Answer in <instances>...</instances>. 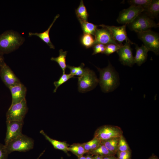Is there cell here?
I'll use <instances>...</instances> for the list:
<instances>
[{
	"mask_svg": "<svg viewBox=\"0 0 159 159\" xmlns=\"http://www.w3.org/2000/svg\"><path fill=\"white\" fill-rule=\"evenodd\" d=\"M96 67L100 73L98 83L102 91L108 93L116 89L120 84L119 76L110 62L108 65L103 68Z\"/></svg>",
	"mask_w": 159,
	"mask_h": 159,
	"instance_id": "6da1fadb",
	"label": "cell"
},
{
	"mask_svg": "<svg viewBox=\"0 0 159 159\" xmlns=\"http://www.w3.org/2000/svg\"><path fill=\"white\" fill-rule=\"evenodd\" d=\"M24 38L12 30L5 31L0 34V53L3 55L17 49L24 43Z\"/></svg>",
	"mask_w": 159,
	"mask_h": 159,
	"instance_id": "7a4b0ae2",
	"label": "cell"
},
{
	"mask_svg": "<svg viewBox=\"0 0 159 159\" xmlns=\"http://www.w3.org/2000/svg\"><path fill=\"white\" fill-rule=\"evenodd\" d=\"M4 145L9 154L16 151L26 152L33 148L34 140L32 138L22 134Z\"/></svg>",
	"mask_w": 159,
	"mask_h": 159,
	"instance_id": "3957f363",
	"label": "cell"
},
{
	"mask_svg": "<svg viewBox=\"0 0 159 159\" xmlns=\"http://www.w3.org/2000/svg\"><path fill=\"white\" fill-rule=\"evenodd\" d=\"M78 78V90L80 92L92 90L99 83V79L95 72L87 67L85 68L83 74Z\"/></svg>",
	"mask_w": 159,
	"mask_h": 159,
	"instance_id": "277c9868",
	"label": "cell"
},
{
	"mask_svg": "<svg viewBox=\"0 0 159 159\" xmlns=\"http://www.w3.org/2000/svg\"><path fill=\"white\" fill-rule=\"evenodd\" d=\"M128 25L130 30L136 32L151 30L152 28L158 27L159 26V24L156 23L153 19L143 12Z\"/></svg>",
	"mask_w": 159,
	"mask_h": 159,
	"instance_id": "5b68a950",
	"label": "cell"
},
{
	"mask_svg": "<svg viewBox=\"0 0 159 159\" xmlns=\"http://www.w3.org/2000/svg\"><path fill=\"white\" fill-rule=\"evenodd\" d=\"M137 33L138 37L143 42L148 51H152L155 54L158 55L159 36L158 33L150 30Z\"/></svg>",
	"mask_w": 159,
	"mask_h": 159,
	"instance_id": "8992f818",
	"label": "cell"
},
{
	"mask_svg": "<svg viewBox=\"0 0 159 159\" xmlns=\"http://www.w3.org/2000/svg\"><path fill=\"white\" fill-rule=\"evenodd\" d=\"M28 110L26 100L11 105L6 114V121H23Z\"/></svg>",
	"mask_w": 159,
	"mask_h": 159,
	"instance_id": "52a82bcc",
	"label": "cell"
},
{
	"mask_svg": "<svg viewBox=\"0 0 159 159\" xmlns=\"http://www.w3.org/2000/svg\"><path fill=\"white\" fill-rule=\"evenodd\" d=\"M122 134V131L118 126L105 125L96 130L94 133V138L102 141L113 138L120 137L123 135Z\"/></svg>",
	"mask_w": 159,
	"mask_h": 159,
	"instance_id": "ba28073f",
	"label": "cell"
},
{
	"mask_svg": "<svg viewBox=\"0 0 159 159\" xmlns=\"http://www.w3.org/2000/svg\"><path fill=\"white\" fill-rule=\"evenodd\" d=\"M143 11L144 9L141 7L131 5L120 11L117 21L119 24H128L133 21Z\"/></svg>",
	"mask_w": 159,
	"mask_h": 159,
	"instance_id": "9c48e42d",
	"label": "cell"
},
{
	"mask_svg": "<svg viewBox=\"0 0 159 159\" xmlns=\"http://www.w3.org/2000/svg\"><path fill=\"white\" fill-rule=\"evenodd\" d=\"M126 25L127 24H125L117 26L100 24L98 26L107 28L110 32L113 39L119 44H122L125 41V42H129L131 44H134L127 37L126 31Z\"/></svg>",
	"mask_w": 159,
	"mask_h": 159,
	"instance_id": "30bf717a",
	"label": "cell"
},
{
	"mask_svg": "<svg viewBox=\"0 0 159 159\" xmlns=\"http://www.w3.org/2000/svg\"><path fill=\"white\" fill-rule=\"evenodd\" d=\"M6 132L4 140L5 145L16 138L22 133L23 121H6Z\"/></svg>",
	"mask_w": 159,
	"mask_h": 159,
	"instance_id": "8fae6325",
	"label": "cell"
},
{
	"mask_svg": "<svg viewBox=\"0 0 159 159\" xmlns=\"http://www.w3.org/2000/svg\"><path fill=\"white\" fill-rule=\"evenodd\" d=\"M0 77L3 82L9 88L21 82L5 62L2 65L0 70Z\"/></svg>",
	"mask_w": 159,
	"mask_h": 159,
	"instance_id": "7c38bea8",
	"label": "cell"
},
{
	"mask_svg": "<svg viewBox=\"0 0 159 159\" xmlns=\"http://www.w3.org/2000/svg\"><path fill=\"white\" fill-rule=\"evenodd\" d=\"M130 44L129 42H125L117 52L119 56V61L122 64L132 67L135 63Z\"/></svg>",
	"mask_w": 159,
	"mask_h": 159,
	"instance_id": "4fadbf2b",
	"label": "cell"
},
{
	"mask_svg": "<svg viewBox=\"0 0 159 159\" xmlns=\"http://www.w3.org/2000/svg\"><path fill=\"white\" fill-rule=\"evenodd\" d=\"M94 36L95 44H101L105 45L110 44L117 45L120 44L113 39L110 31L105 27H102L101 29L97 28Z\"/></svg>",
	"mask_w": 159,
	"mask_h": 159,
	"instance_id": "5bb4252c",
	"label": "cell"
},
{
	"mask_svg": "<svg viewBox=\"0 0 159 159\" xmlns=\"http://www.w3.org/2000/svg\"><path fill=\"white\" fill-rule=\"evenodd\" d=\"M9 89L12 96L11 105L18 103L26 99L27 89L21 82L10 87Z\"/></svg>",
	"mask_w": 159,
	"mask_h": 159,
	"instance_id": "9a60e30c",
	"label": "cell"
},
{
	"mask_svg": "<svg viewBox=\"0 0 159 159\" xmlns=\"http://www.w3.org/2000/svg\"><path fill=\"white\" fill-rule=\"evenodd\" d=\"M59 16V14L55 16L53 21L50 25L48 29L45 31L40 33L29 32L28 33L29 36L31 37L32 36H37L44 42L47 44L49 46L50 48L54 49V46L53 44L50 39L49 36V32L50 29L53 25L54 22Z\"/></svg>",
	"mask_w": 159,
	"mask_h": 159,
	"instance_id": "2e32d148",
	"label": "cell"
},
{
	"mask_svg": "<svg viewBox=\"0 0 159 159\" xmlns=\"http://www.w3.org/2000/svg\"><path fill=\"white\" fill-rule=\"evenodd\" d=\"M135 49L136 53L134 57L135 63L138 66H140L146 61L148 51L143 44L140 47L135 44Z\"/></svg>",
	"mask_w": 159,
	"mask_h": 159,
	"instance_id": "e0dca14e",
	"label": "cell"
},
{
	"mask_svg": "<svg viewBox=\"0 0 159 159\" xmlns=\"http://www.w3.org/2000/svg\"><path fill=\"white\" fill-rule=\"evenodd\" d=\"M40 132L52 144L55 149L60 150L66 153H67L69 145L65 142L59 141L51 138L43 130H41Z\"/></svg>",
	"mask_w": 159,
	"mask_h": 159,
	"instance_id": "ac0fdd59",
	"label": "cell"
},
{
	"mask_svg": "<svg viewBox=\"0 0 159 159\" xmlns=\"http://www.w3.org/2000/svg\"><path fill=\"white\" fill-rule=\"evenodd\" d=\"M143 12L153 19L157 17L159 14V0H152L149 5L144 9Z\"/></svg>",
	"mask_w": 159,
	"mask_h": 159,
	"instance_id": "d6986e66",
	"label": "cell"
},
{
	"mask_svg": "<svg viewBox=\"0 0 159 159\" xmlns=\"http://www.w3.org/2000/svg\"><path fill=\"white\" fill-rule=\"evenodd\" d=\"M120 137L113 138L106 140L101 141V143L110 152L115 155L118 151V145Z\"/></svg>",
	"mask_w": 159,
	"mask_h": 159,
	"instance_id": "ffe728a7",
	"label": "cell"
},
{
	"mask_svg": "<svg viewBox=\"0 0 159 159\" xmlns=\"http://www.w3.org/2000/svg\"><path fill=\"white\" fill-rule=\"evenodd\" d=\"M59 56L56 57H52L50 59L51 61L56 62L62 69L63 74H64L67 65L66 64V57L67 51H64L62 49L59 51Z\"/></svg>",
	"mask_w": 159,
	"mask_h": 159,
	"instance_id": "44dd1931",
	"label": "cell"
},
{
	"mask_svg": "<svg viewBox=\"0 0 159 159\" xmlns=\"http://www.w3.org/2000/svg\"><path fill=\"white\" fill-rule=\"evenodd\" d=\"M75 13L79 21H87L89 14L83 0L81 1L79 6L75 9Z\"/></svg>",
	"mask_w": 159,
	"mask_h": 159,
	"instance_id": "7402d4cb",
	"label": "cell"
},
{
	"mask_svg": "<svg viewBox=\"0 0 159 159\" xmlns=\"http://www.w3.org/2000/svg\"><path fill=\"white\" fill-rule=\"evenodd\" d=\"M83 33H86L94 36L98 26L87 21H79Z\"/></svg>",
	"mask_w": 159,
	"mask_h": 159,
	"instance_id": "603a6c76",
	"label": "cell"
},
{
	"mask_svg": "<svg viewBox=\"0 0 159 159\" xmlns=\"http://www.w3.org/2000/svg\"><path fill=\"white\" fill-rule=\"evenodd\" d=\"M80 42L83 46L88 49L92 47L95 44V38L91 34L83 33L80 37Z\"/></svg>",
	"mask_w": 159,
	"mask_h": 159,
	"instance_id": "cb8c5ba5",
	"label": "cell"
},
{
	"mask_svg": "<svg viewBox=\"0 0 159 159\" xmlns=\"http://www.w3.org/2000/svg\"><path fill=\"white\" fill-rule=\"evenodd\" d=\"M68 151L72 152L78 158L87 153L82 144L74 143L68 147Z\"/></svg>",
	"mask_w": 159,
	"mask_h": 159,
	"instance_id": "d4e9b609",
	"label": "cell"
},
{
	"mask_svg": "<svg viewBox=\"0 0 159 159\" xmlns=\"http://www.w3.org/2000/svg\"><path fill=\"white\" fill-rule=\"evenodd\" d=\"M88 153L94 155H99L103 157L115 155V154L110 152L101 143L98 147L95 149L90 152Z\"/></svg>",
	"mask_w": 159,
	"mask_h": 159,
	"instance_id": "484cf974",
	"label": "cell"
},
{
	"mask_svg": "<svg viewBox=\"0 0 159 159\" xmlns=\"http://www.w3.org/2000/svg\"><path fill=\"white\" fill-rule=\"evenodd\" d=\"M84 66L85 64L82 63L80 66L78 67L71 66L68 65H67V67L70 70V74L71 75L74 77V76L80 77L81 76L84 72Z\"/></svg>",
	"mask_w": 159,
	"mask_h": 159,
	"instance_id": "4316f807",
	"label": "cell"
},
{
	"mask_svg": "<svg viewBox=\"0 0 159 159\" xmlns=\"http://www.w3.org/2000/svg\"><path fill=\"white\" fill-rule=\"evenodd\" d=\"M72 78H74V77L71 75L70 74H63L58 81L54 82V85L55 88L53 90V92H56L57 89L60 85Z\"/></svg>",
	"mask_w": 159,
	"mask_h": 159,
	"instance_id": "83f0119b",
	"label": "cell"
},
{
	"mask_svg": "<svg viewBox=\"0 0 159 159\" xmlns=\"http://www.w3.org/2000/svg\"><path fill=\"white\" fill-rule=\"evenodd\" d=\"M152 1V0H130L127 1V2L130 6L141 7L144 9L149 5Z\"/></svg>",
	"mask_w": 159,
	"mask_h": 159,
	"instance_id": "f1b7e54d",
	"label": "cell"
},
{
	"mask_svg": "<svg viewBox=\"0 0 159 159\" xmlns=\"http://www.w3.org/2000/svg\"><path fill=\"white\" fill-rule=\"evenodd\" d=\"M123 44L117 45L110 44L106 45L105 50L103 54L109 56L118 51L122 46Z\"/></svg>",
	"mask_w": 159,
	"mask_h": 159,
	"instance_id": "f546056e",
	"label": "cell"
},
{
	"mask_svg": "<svg viewBox=\"0 0 159 159\" xmlns=\"http://www.w3.org/2000/svg\"><path fill=\"white\" fill-rule=\"evenodd\" d=\"M118 151H130L129 145L123 135L120 138L118 145Z\"/></svg>",
	"mask_w": 159,
	"mask_h": 159,
	"instance_id": "4dcf8cb0",
	"label": "cell"
},
{
	"mask_svg": "<svg viewBox=\"0 0 159 159\" xmlns=\"http://www.w3.org/2000/svg\"><path fill=\"white\" fill-rule=\"evenodd\" d=\"M106 45L97 44L94 45L92 47L93 52L92 55H95L98 53L103 54L105 49Z\"/></svg>",
	"mask_w": 159,
	"mask_h": 159,
	"instance_id": "1f68e13d",
	"label": "cell"
},
{
	"mask_svg": "<svg viewBox=\"0 0 159 159\" xmlns=\"http://www.w3.org/2000/svg\"><path fill=\"white\" fill-rule=\"evenodd\" d=\"M118 159H130L131 153L130 151H120L117 153Z\"/></svg>",
	"mask_w": 159,
	"mask_h": 159,
	"instance_id": "d6a6232c",
	"label": "cell"
},
{
	"mask_svg": "<svg viewBox=\"0 0 159 159\" xmlns=\"http://www.w3.org/2000/svg\"><path fill=\"white\" fill-rule=\"evenodd\" d=\"M9 154L5 145L0 143V159H7Z\"/></svg>",
	"mask_w": 159,
	"mask_h": 159,
	"instance_id": "836d02e7",
	"label": "cell"
},
{
	"mask_svg": "<svg viewBox=\"0 0 159 159\" xmlns=\"http://www.w3.org/2000/svg\"><path fill=\"white\" fill-rule=\"evenodd\" d=\"M92 142V140L88 142L82 143L87 153H88L90 151Z\"/></svg>",
	"mask_w": 159,
	"mask_h": 159,
	"instance_id": "e575fe53",
	"label": "cell"
},
{
	"mask_svg": "<svg viewBox=\"0 0 159 159\" xmlns=\"http://www.w3.org/2000/svg\"><path fill=\"white\" fill-rule=\"evenodd\" d=\"M4 62L3 55L0 53V70L2 65Z\"/></svg>",
	"mask_w": 159,
	"mask_h": 159,
	"instance_id": "d590c367",
	"label": "cell"
},
{
	"mask_svg": "<svg viewBox=\"0 0 159 159\" xmlns=\"http://www.w3.org/2000/svg\"><path fill=\"white\" fill-rule=\"evenodd\" d=\"M104 159H118L114 155H111L104 157Z\"/></svg>",
	"mask_w": 159,
	"mask_h": 159,
	"instance_id": "8d00e7d4",
	"label": "cell"
},
{
	"mask_svg": "<svg viewBox=\"0 0 159 159\" xmlns=\"http://www.w3.org/2000/svg\"><path fill=\"white\" fill-rule=\"evenodd\" d=\"M103 156L99 155H95L94 157H92L93 159H101Z\"/></svg>",
	"mask_w": 159,
	"mask_h": 159,
	"instance_id": "74e56055",
	"label": "cell"
},
{
	"mask_svg": "<svg viewBox=\"0 0 159 159\" xmlns=\"http://www.w3.org/2000/svg\"><path fill=\"white\" fill-rule=\"evenodd\" d=\"M86 159H93L92 157L90 155H87L86 157Z\"/></svg>",
	"mask_w": 159,
	"mask_h": 159,
	"instance_id": "f35d334b",
	"label": "cell"
},
{
	"mask_svg": "<svg viewBox=\"0 0 159 159\" xmlns=\"http://www.w3.org/2000/svg\"><path fill=\"white\" fill-rule=\"evenodd\" d=\"M148 159H158V158L155 156H153L149 158Z\"/></svg>",
	"mask_w": 159,
	"mask_h": 159,
	"instance_id": "ab89813d",
	"label": "cell"
},
{
	"mask_svg": "<svg viewBox=\"0 0 159 159\" xmlns=\"http://www.w3.org/2000/svg\"><path fill=\"white\" fill-rule=\"evenodd\" d=\"M78 159H86V157L83 156L78 158Z\"/></svg>",
	"mask_w": 159,
	"mask_h": 159,
	"instance_id": "60d3db41",
	"label": "cell"
},
{
	"mask_svg": "<svg viewBox=\"0 0 159 159\" xmlns=\"http://www.w3.org/2000/svg\"><path fill=\"white\" fill-rule=\"evenodd\" d=\"M43 153H44V152H43L42 153H41V154L39 155L38 157V158H37L36 159H39V158L43 154Z\"/></svg>",
	"mask_w": 159,
	"mask_h": 159,
	"instance_id": "b9f144b4",
	"label": "cell"
},
{
	"mask_svg": "<svg viewBox=\"0 0 159 159\" xmlns=\"http://www.w3.org/2000/svg\"><path fill=\"white\" fill-rule=\"evenodd\" d=\"M103 158H104V157H102L101 159H104Z\"/></svg>",
	"mask_w": 159,
	"mask_h": 159,
	"instance_id": "7bdbcfd3",
	"label": "cell"
}]
</instances>
